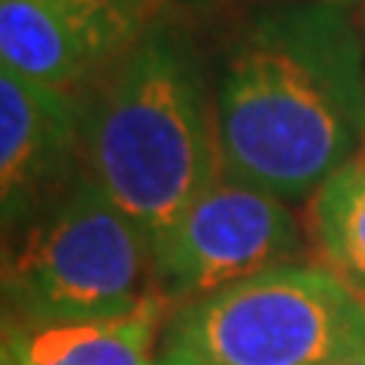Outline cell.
<instances>
[{
  "label": "cell",
  "mask_w": 365,
  "mask_h": 365,
  "mask_svg": "<svg viewBox=\"0 0 365 365\" xmlns=\"http://www.w3.org/2000/svg\"><path fill=\"white\" fill-rule=\"evenodd\" d=\"M213 101L225 177L311 198L365 146V55L347 9L274 0L253 13Z\"/></svg>",
  "instance_id": "1"
},
{
  "label": "cell",
  "mask_w": 365,
  "mask_h": 365,
  "mask_svg": "<svg viewBox=\"0 0 365 365\" xmlns=\"http://www.w3.org/2000/svg\"><path fill=\"white\" fill-rule=\"evenodd\" d=\"M91 86L79 101L83 174L155 244L225 177L216 101L192 49L158 25Z\"/></svg>",
  "instance_id": "2"
},
{
  "label": "cell",
  "mask_w": 365,
  "mask_h": 365,
  "mask_svg": "<svg viewBox=\"0 0 365 365\" xmlns=\"http://www.w3.org/2000/svg\"><path fill=\"white\" fill-rule=\"evenodd\" d=\"M165 299L153 241L88 177L6 237L4 323L49 326L125 317Z\"/></svg>",
  "instance_id": "3"
},
{
  "label": "cell",
  "mask_w": 365,
  "mask_h": 365,
  "mask_svg": "<svg viewBox=\"0 0 365 365\" xmlns=\"http://www.w3.org/2000/svg\"><path fill=\"white\" fill-rule=\"evenodd\" d=\"M162 353L201 365H335L365 353V299L323 265H280L174 307Z\"/></svg>",
  "instance_id": "4"
},
{
  "label": "cell",
  "mask_w": 365,
  "mask_h": 365,
  "mask_svg": "<svg viewBox=\"0 0 365 365\" xmlns=\"http://www.w3.org/2000/svg\"><path fill=\"white\" fill-rule=\"evenodd\" d=\"M304 232L289 201L232 177L198 195L153 244L155 277L180 307L280 265H295Z\"/></svg>",
  "instance_id": "5"
},
{
  "label": "cell",
  "mask_w": 365,
  "mask_h": 365,
  "mask_svg": "<svg viewBox=\"0 0 365 365\" xmlns=\"http://www.w3.org/2000/svg\"><path fill=\"white\" fill-rule=\"evenodd\" d=\"M155 0H0V61L31 83L73 91L110 73L155 21Z\"/></svg>",
  "instance_id": "6"
},
{
  "label": "cell",
  "mask_w": 365,
  "mask_h": 365,
  "mask_svg": "<svg viewBox=\"0 0 365 365\" xmlns=\"http://www.w3.org/2000/svg\"><path fill=\"white\" fill-rule=\"evenodd\" d=\"M83 116L73 91L0 71V207L19 232L83 180Z\"/></svg>",
  "instance_id": "7"
},
{
  "label": "cell",
  "mask_w": 365,
  "mask_h": 365,
  "mask_svg": "<svg viewBox=\"0 0 365 365\" xmlns=\"http://www.w3.org/2000/svg\"><path fill=\"white\" fill-rule=\"evenodd\" d=\"M168 307V299H155L134 314L107 319L4 323L0 365H158L155 344L165 332Z\"/></svg>",
  "instance_id": "8"
},
{
  "label": "cell",
  "mask_w": 365,
  "mask_h": 365,
  "mask_svg": "<svg viewBox=\"0 0 365 365\" xmlns=\"http://www.w3.org/2000/svg\"><path fill=\"white\" fill-rule=\"evenodd\" d=\"M307 237L319 265L365 299V162L356 158L307 198Z\"/></svg>",
  "instance_id": "9"
},
{
  "label": "cell",
  "mask_w": 365,
  "mask_h": 365,
  "mask_svg": "<svg viewBox=\"0 0 365 365\" xmlns=\"http://www.w3.org/2000/svg\"><path fill=\"white\" fill-rule=\"evenodd\" d=\"M292 4H323V6H338V9H350V6H362L365 0H292Z\"/></svg>",
  "instance_id": "10"
},
{
  "label": "cell",
  "mask_w": 365,
  "mask_h": 365,
  "mask_svg": "<svg viewBox=\"0 0 365 365\" xmlns=\"http://www.w3.org/2000/svg\"><path fill=\"white\" fill-rule=\"evenodd\" d=\"M158 365H201V362H192L186 356H177V353H158Z\"/></svg>",
  "instance_id": "11"
},
{
  "label": "cell",
  "mask_w": 365,
  "mask_h": 365,
  "mask_svg": "<svg viewBox=\"0 0 365 365\" xmlns=\"http://www.w3.org/2000/svg\"><path fill=\"white\" fill-rule=\"evenodd\" d=\"M155 4H174V6H207L213 0H155Z\"/></svg>",
  "instance_id": "12"
},
{
  "label": "cell",
  "mask_w": 365,
  "mask_h": 365,
  "mask_svg": "<svg viewBox=\"0 0 365 365\" xmlns=\"http://www.w3.org/2000/svg\"><path fill=\"white\" fill-rule=\"evenodd\" d=\"M335 365H365V353H356V356H347V359H341Z\"/></svg>",
  "instance_id": "13"
},
{
  "label": "cell",
  "mask_w": 365,
  "mask_h": 365,
  "mask_svg": "<svg viewBox=\"0 0 365 365\" xmlns=\"http://www.w3.org/2000/svg\"><path fill=\"white\" fill-rule=\"evenodd\" d=\"M359 158H362V162H365V153H362V155H359Z\"/></svg>",
  "instance_id": "14"
}]
</instances>
